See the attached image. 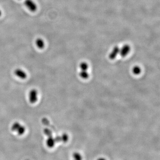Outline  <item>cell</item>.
I'll list each match as a JSON object with an SVG mask.
<instances>
[{"instance_id": "cell-1", "label": "cell", "mask_w": 160, "mask_h": 160, "mask_svg": "<svg viewBox=\"0 0 160 160\" xmlns=\"http://www.w3.org/2000/svg\"><path fill=\"white\" fill-rule=\"evenodd\" d=\"M29 102L32 104H34L38 100V92L35 89H32L29 92Z\"/></svg>"}, {"instance_id": "cell-2", "label": "cell", "mask_w": 160, "mask_h": 160, "mask_svg": "<svg viewBox=\"0 0 160 160\" xmlns=\"http://www.w3.org/2000/svg\"><path fill=\"white\" fill-rule=\"evenodd\" d=\"M25 4L27 8L32 12H35L37 9V6L32 0H25Z\"/></svg>"}, {"instance_id": "cell-3", "label": "cell", "mask_w": 160, "mask_h": 160, "mask_svg": "<svg viewBox=\"0 0 160 160\" xmlns=\"http://www.w3.org/2000/svg\"><path fill=\"white\" fill-rule=\"evenodd\" d=\"M14 74L20 79H25L27 77L26 73L24 70L20 69H16L14 71Z\"/></svg>"}, {"instance_id": "cell-4", "label": "cell", "mask_w": 160, "mask_h": 160, "mask_svg": "<svg viewBox=\"0 0 160 160\" xmlns=\"http://www.w3.org/2000/svg\"><path fill=\"white\" fill-rule=\"evenodd\" d=\"M130 50V46L129 45H125L122 47V49L121 50H120L119 53H120V55L121 57H125L129 53Z\"/></svg>"}, {"instance_id": "cell-5", "label": "cell", "mask_w": 160, "mask_h": 160, "mask_svg": "<svg viewBox=\"0 0 160 160\" xmlns=\"http://www.w3.org/2000/svg\"><path fill=\"white\" fill-rule=\"evenodd\" d=\"M46 145L49 148H51L54 147L55 145L56 141L55 139L53 138L52 136L48 137V138L46 140Z\"/></svg>"}, {"instance_id": "cell-6", "label": "cell", "mask_w": 160, "mask_h": 160, "mask_svg": "<svg viewBox=\"0 0 160 160\" xmlns=\"http://www.w3.org/2000/svg\"><path fill=\"white\" fill-rule=\"evenodd\" d=\"M120 49L117 46H116L113 49V50L112 51L111 53L109 54V58L111 60H113L116 58L117 54L120 52Z\"/></svg>"}, {"instance_id": "cell-7", "label": "cell", "mask_w": 160, "mask_h": 160, "mask_svg": "<svg viewBox=\"0 0 160 160\" xmlns=\"http://www.w3.org/2000/svg\"><path fill=\"white\" fill-rule=\"evenodd\" d=\"M25 132V128L24 127L23 125H21L20 126H19V128H18V129L16 131V132H17V133H18V135H22L24 134Z\"/></svg>"}, {"instance_id": "cell-8", "label": "cell", "mask_w": 160, "mask_h": 160, "mask_svg": "<svg viewBox=\"0 0 160 160\" xmlns=\"http://www.w3.org/2000/svg\"><path fill=\"white\" fill-rule=\"evenodd\" d=\"M36 44H37V47L39 48V49H43L45 46V44H44V41L42 39H37L36 41Z\"/></svg>"}, {"instance_id": "cell-9", "label": "cell", "mask_w": 160, "mask_h": 160, "mask_svg": "<svg viewBox=\"0 0 160 160\" xmlns=\"http://www.w3.org/2000/svg\"><path fill=\"white\" fill-rule=\"evenodd\" d=\"M133 73H134L135 75H138L140 74L141 72V69L140 68V67L138 66H135L133 67Z\"/></svg>"}, {"instance_id": "cell-10", "label": "cell", "mask_w": 160, "mask_h": 160, "mask_svg": "<svg viewBox=\"0 0 160 160\" xmlns=\"http://www.w3.org/2000/svg\"><path fill=\"white\" fill-rule=\"evenodd\" d=\"M80 76L83 79H87L89 77V74L87 71H82L80 73Z\"/></svg>"}, {"instance_id": "cell-11", "label": "cell", "mask_w": 160, "mask_h": 160, "mask_svg": "<svg viewBox=\"0 0 160 160\" xmlns=\"http://www.w3.org/2000/svg\"><path fill=\"white\" fill-rule=\"evenodd\" d=\"M73 160H82V157L81 154L77 152H75L73 155Z\"/></svg>"}, {"instance_id": "cell-12", "label": "cell", "mask_w": 160, "mask_h": 160, "mask_svg": "<svg viewBox=\"0 0 160 160\" xmlns=\"http://www.w3.org/2000/svg\"><path fill=\"white\" fill-rule=\"evenodd\" d=\"M21 125V124L19 123V122H16L13 123V125H12V127H11V129H12V131L16 132Z\"/></svg>"}, {"instance_id": "cell-13", "label": "cell", "mask_w": 160, "mask_h": 160, "mask_svg": "<svg viewBox=\"0 0 160 160\" xmlns=\"http://www.w3.org/2000/svg\"><path fill=\"white\" fill-rule=\"evenodd\" d=\"M61 142L65 143L69 140V136L66 133H64L61 136Z\"/></svg>"}, {"instance_id": "cell-14", "label": "cell", "mask_w": 160, "mask_h": 160, "mask_svg": "<svg viewBox=\"0 0 160 160\" xmlns=\"http://www.w3.org/2000/svg\"><path fill=\"white\" fill-rule=\"evenodd\" d=\"M80 69L82 71H87L88 69V65L85 62H82L80 65Z\"/></svg>"}, {"instance_id": "cell-15", "label": "cell", "mask_w": 160, "mask_h": 160, "mask_svg": "<svg viewBox=\"0 0 160 160\" xmlns=\"http://www.w3.org/2000/svg\"><path fill=\"white\" fill-rule=\"evenodd\" d=\"M44 133L45 134L46 136L49 137V136H52V132L50 129H49L46 128L44 130Z\"/></svg>"}, {"instance_id": "cell-16", "label": "cell", "mask_w": 160, "mask_h": 160, "mask_svg": "<svg viewBox=\"0 0 160 160\" xmlns=\"http://www.w3.org/2000/svg\"><path fill=\"white\" fill-rule=\"evenodd\" d=\"M97 160H106V159L103 157H100V158H98Z\"/></svg>"}, {"instance_id": "cell-17", "label": "cell", "mask_w": 160, "mask_h": 160, "mask_svg": "<svg viewBox=\"0 0 160 160\" xmlns=\"http://www.w3.org/2000/svg\"><path fill=\"white\" fill-rule=\"evenodd\" d=\"M1 10H0V16H1Z\"/></svg>"}]
</instances>
